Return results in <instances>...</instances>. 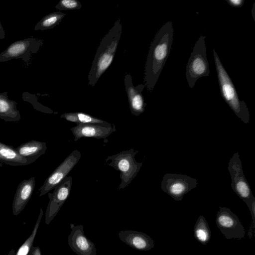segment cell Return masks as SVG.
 <instances>
[{"instance_id": "obj_13", "label": "cell", "mask_w": 255, "mask_h": 255, "mask_svg": "<svg viewBox=\"0 0 255 255\" xmlns=\"http://www.w3.org/2000/svg\"><path fill=\"white\" fill-rule=\"evenodd\" d=\"M77 141L82 137H93L105 140L113 132L116 131L115 125L105 126L93 124H79L70 128Z\"/></svg>"}, {"instance_id": "obj_7", "label": "cell", "mask_w": 255, "mask_h": 255, "mask_svg": "<svg viewBox=\"0 0 255 255\" xmlns=\"http://www.w3.org/2000/svg\"><path fill=\"white\" fill-rule=\"evenodd\" d=\"M228 170L231 178V187L235 193L248 206L255 198L244 175L242 162L238 152L231 158Z\"/></svg>"}, {"instance_id": "obj_11", "label": "cell", "mask_w": 255, "mask_h": 255, "mask_svg": "<svg viewBox=\"0 0 255 255\" xmlns=\"http://www.w3.org/2000/svg\"><path fill=\"white\" fill-rule=\"evenodd\" d=\"M72 185V178L67 176L53 189V193H48L49 201L45 212V222L49 225L69 197Z\"/></svg>"}, {"instance_id": "obj_10", "label": "cell", "mask_w": 255, "mask_h": 255, "mask_svg": "<svg viewBox=\"0 0 255 255\" xmlns=\"http://www.w3.org/2000/svg\"><path fill=\"white\" fill-rule=\"evenodd\" d=\"M81 156L80 151L75 149L66 157L46 178L44 184L39 188V196L48 193L60 183L78 163Z\"/></svg>"}, {"instance_id": "obj_18", "label": "cell", "mask_w": 255, "mask_h": 255, "mask_svg": "<svg viewBox=\"0 0 255 255\" xmlns=\"http://www.w3.org/2000/svg\"><path fill=\"white\" fill-rule=\"evenodd\" d=\"M17 104L15 101L8 98L7 92L0 93V119L5 122H18L21 116L17 109Z\"/></svg>"}, {"instance_id": "obj_22", "label": "cell", "mask_w": 255, "mask_h": 255, "mask_svg": "<svg viewBox=\"0 0 255 255\" xmlns=\"http://www.w3.org/2000/svg\"><path fill=\"white\" fill-rule=\"evenodd\" d=\"M43 215L42 209H40V213L34 227L33 230L30 236L22 244V245L18 250L15 255H27L30 250L32 247L33 242L39 228L40 223Z\"/></svg>"}, {"instance_id": "obj_32", "label": "cell", "mask_w": 255, "mask_h": 255, "mask_svg": "<svg viewBox=\"0 0 255 255\" xmlns=\"http://www.w3.org/2000/svg\"></svg>"}, {"instance_id": "obj_21", "label": "cell", "mask_w": 255, "mask_h": 255, "mask_svg": "<svg viewBox=\"0 0 255 255\" xmlns=\"http://www.w3.org/2000/svg\"><path fill=\"white\" fill-rule=\"evenodd\" d=\"M65 14L54 11L44 16L35 26V30H44L52 29L58 25Z\"/></svg>"}, {"instance_id": "obj_5", "label": "cell", "mask_w": 255, "mask_h": 255, "mask_svg": "<svg viewBox=\"0 0 255 255\" xmlns=\"http://www.w3.org/2000/svg\"><path fill=\"white\" fill-rule=\"evenodd\" d=\"M205 38L204 35L200 36L187 64L186 77L190 88H194L197 80L209 76L210 73Z\"/></svg>"}, {"instance_id": "obj_24", "label": "cell", "mask_w": 255, "mask_h": 255, "mask_svg": "<svg viewBox=\"0 0 255 255\" xmlns=\"http://www.w3.org/2000/svg\"><path fill=\"white\" fill-rule=\"evenodd\" d=\"M22 98L24 101L28 102L31 103L33 108L39 111L45 113H53V111L50 109L42 105L39 103L35 95L30 94L27 92H24L22 94Z\"/></svg>"}, {"instance_id": "obj_25", "label": "cell", "mask_w": 255, "mask_h": 255, "mask_svg": "<svg viewBox=\"0 0 255 255\" xmlns=\"http://www.w3.org/2000/svg\"><path fill=\"white\" fill-rule=\"evenodd\" d=\"M81 3L76 0H61L56 5L58 10H75L81 8Z\"/></svg>"}, {"instance_id": "obj_27", "label": "cell", "mask_w": 255, "mask_h": 255, "mask_svg": "<svg viewBox=\"0 0 255 255\" xmlns=\"http://www.w3.org/2000/svg\"><path fill=\"white\" fill-rule=\"evenodd\" d=\"M61 118H63L68 121L74 123L76 125L78 124V120L76 112L64 113L61 115Z\"/></svg>"}, {"instance_id": "obj_30", "label": "cell", "mask_w": 255, "mask_h": 255, "mask_svg": "<svg viewBox=\"0 0 255 255\" xmlns=\"http://www.w3.org/2000/svg\"><path fill=\"white\" fill-rule=\"evenodd\" d=\"M5 31L1 25V23L0 22V39L2 40L5 37Z\"/></svg>"}, {"instance_id": "obj_17", "label": "cell", "mask_w": 255, "mask_h": 255, "mask_svg": "<svg viewBox=\"0 0 255 255\" xmlns=\"http://www.w3.org/2000/svg\"><path fill=\"white\" fill-rule=\"evenodd\" d=\"M15 149L32 163L45 153L47 146L45 142L32 140L19 145Z\"/></svg>"}, {"instance_id": "obj_4", "label": "cell", "mask_w": 255, "mask_h": 255, "mask_svg": "<svg viewBox=\"0 0 255 255\" xmlns=\"http://www.w3.org/2000/svg\"><path fill=\"white\" fill-rule=\"evenodd\" d=\"M138 152V150L130 148L109 156L105 160L106 162L111 160L108 165L120 172L121 182L118 187L119 190L128 187L140 169L143 162H138L135 159V155Z\"/></svg>"}, {"instance_id": "obj_12", "label": "cell", "mask_w": 255, "mask_h": 255, "mask_svg": "<svg viewBox=\"0 0 255 255\" xmlns=\"http://www.w3.org/2000/svg\"><path fill=\"white\" fill-rule=\"evenodd\" d=\"M71 232L68 236V244L77 255H96L94 243L84 235L82 225H75L71 223Z\"/></svg>"}, {"instance_id": "obj_2", "label": "cell", "mask_w": 255, "mask_h": 255, "mask_svg": "<svg viewBox=\"0 0 255 255\" xmlns=\"http://www.w3.org/2000/svg\"><path fill=\"white\" fill-rule=\"evenodd\" d=\"M122 33L120 19L102 39L97 49L88 75L89 85L94 86L111 64Z\"/></svg>"}, {"instance_id": "obj_8", "label": "cell", "mask_w": 255, "mask_h": 255, "mask_svg": "<svg viewBox=\"0 0 255 255\" xmlns=\"http://www.w3.org/2000/svg\"><path fill=\"white\" fill-rule=\"evenodd\" d=\"M195 178L176 173L165 174L161 182L162 190L175 201H180L184 196L197 186Z\"/></svg>"}, {"instance_id": "obj_6", "label": "cell", "mask_w": 255, "mask_h": 255, "mask_svg": "<svg viewBox=\"0 0 255 255\" xmlns=\"http://www.w3.org/2000/svg\"><path fill=\"white\" fill-rule=\"evenodd\" d=\"M43 44L42 39L32 37L16 41L0 53V62L21 58L28 65L32 54L37 53Z\"/></svg>"}, {"instance_id": "obj_3", "label": "cell", "mask_w": 255, "mask_h": 255, "mask_svg": "<svg viewBox=\"0 0 255 255\" xmlns=\"http://www.w3.org/2000/svg\"><path fill=\"white\" fill-rule=\"evenodd\" d=\"M213 55L221 96L235 115L245 124L250 121V112L244 101H241L232 80L215 49Z\"/></svg>"}, {"instance_id": "obj_29", "label": "cell", "mask_w": 255, "mask_h": 255, "mask_svg": "<svg viewBox=\"0 0 255 255\" xmlns=\"http://www.w3.org/2000/svg\"><path fill=\"white\" fill-rule=\"evenodd\" d=\"M27 255H42L40 249L38 247H32Z\"/></svg>"}, {"instance_id": "obj_9", "label": "cell", "mask_w": 255, "mask_h": 255, "mask_svg": "<svg viewBox=\"0 0 255 255\" xmlns=\"http://www.w3.org/2000/svg\"><path fill=\"white\" fill-rule=\"evenodd\" d=\"M216 223L223 236L228 240L244 238L245 228L238 216L226 207H220Z\"/></svg>"}, {"instance_id": "obj_16", "label": "cell", "mask_w": 255, "mask_h": 255, "mask_svg": "<svg viewBox=\"0 0 255 255\" xmlns=\"http://www.w3.org/2000/svg\"><path fill=\"white\" fill-rule=\"evenodd\" d=\"M35 185L34 177L23 180L18 185L12 205V213L18 215L31 198Z\"/></svg>"}, {"instance_id": "obj_31", "label": "cell", "mask_w": 255, "mask_h": 255, "mask_svg": "<svg viewBox=\"0 0 255 255\" xmlns=\"http://www.w3.org/2000/svg\"><path fill=\"white\" fill-rule=\"evenodd\" d=\"M255 3H254V4H253V8H252V11L253 17V18H254V20H255V14H254V13H255Z\"/></svg>"}, {"instance_id": "obj_14", "label": "cell", "mask_w": 255, "mask_h": 255, "mask_svg": "<svg viewBox=\"0 0 255 255\" xmlns=\"http://www.w3.org/2000/svg\"><path fill=\"white\" fill-rule=\"evenodd\" d=\"M125 83L131 113L134 116H139L144 112L146 106L141 93L145 85L141 84L134 87L129 74L125 75Z\"/></svg>"}, {"instance_id": "obj_23", "label": "cell", "mask_w": 255, "mask_h": 255, "mask_svg": "<svg viewBox=\"0 0 255 255\" xmlns=\"http://www.w3.org/2000/svg\"><path fill=\"white\" fill-rule=\"evenodd\" d=\"M77 117L78 124H93L105 126H109L112 124L100 119L93 117L90 115L82 112H76Z\"/></svg>"}, {"instance_id": "obj_1", "label": "cell", "mask_w": 255, "mask_h": 255, "mask_svg": "<svg viewBox=\"0 0 255 255\" xmlns=\"http://www.w3.org/2000/svg\"><path fill=\"white\" fill-rule=\"evenodd\" d=\"M174 29L172 22L165 23L156 33L151 43L144 70V81L151 92L171 50Z\"/></svg>"}, {"instance_id": "obj_20", "label": "cell", "mask_w": 255, "mask_h": 255, "mask_svg": "<svg viewBox=\"0 0 255 255\" xmlns=\"http://www.w3.org/2000/svg\"><path fill=\"white\" fill-rule=\"evenodd\" d=\"M195 239L202 245H207L211 237V233L205 218L200 215L195 223L193 229Z\"/></svg>"}, {"instance_id": "obj_26", "label": "cell", "mask_w": 255, "mask_h": 255, "mask_svg": "<svg viewBox=\"0 0 255 255\" xmlns=\"http://www.w3.org/2000/svg\"><path fill=\"white\" fill-rule=\"evenodd\" d=\"M248 207L250 211L252 218V224L248 232V235L251 238L253 235V233L254 232L255 228V198L253 199L251 204Z\"/></svg>"}, {"instance_id": "obj_19", "label": "cell", "mask_w": 255, "mask_h": 255, "mask_svg": "<svg viewBox=\"0 0 255 255\" xmlns=\"http://www.w3.org/2000/svg\"><path fill=\"white\" fill-rule=\"evenodd\" d=\"M0 162L10 166H23L31 164L21 156L13 146L0 141Z\"/></svg>"}, {"instance_id": "obj_28", "label": "cell", "mask_w": 255, "mask_h": 255, "mask_svg": "<svg viewBox=\"0 0 255 255\" xmlns=\"http://www.w3.org/2000/svg\"><path fill=\"white\" fill-rule=\"evenodd\" d=\"M227 1L233 7H240L243 5L245 1L244 0H227Z\"/></svg>"}, {"instance_id": "obj_15", "label": "cell", "mask_w": 255, "mask_h": 255, "mask_svg": "<svg viewBox=\"0 0 255 255\" xmlns=\"http://www.w3.org/2000/svg\"><path fill=\"white\" fill-rule=\"evenodd\" d=\"M118 236L122 242L136 250L148 251L154 246L153 239L141 232L123 230L118 233Z\"/></svg>"}]
</instances>
